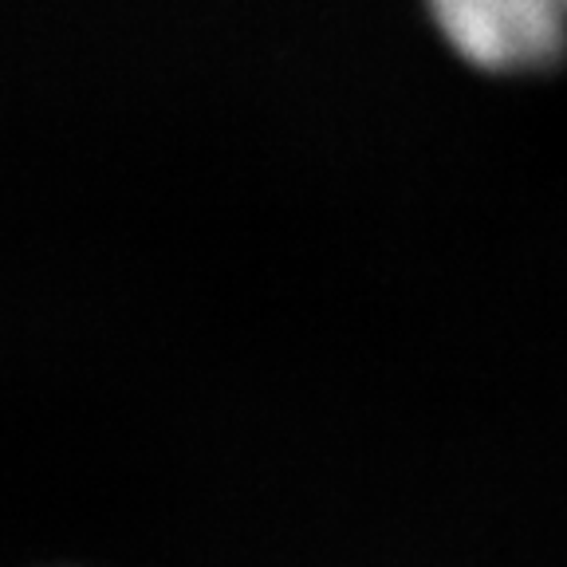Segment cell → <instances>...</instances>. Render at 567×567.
<instances>
[{"instance_id":"cell-1","label":"cell","mask_w":567,"mask_h":567,"mask_svg":"<svg viewBox=\"0 0 567 567\" xmlns=\"http://www.w3.org/2000/svg\"><path fill=\"white\" fill-rule=\"evenodd\" d=\"M445 44L473 68L540 71L567 55V0H425Z\"/></svg>"}]
</instances>
